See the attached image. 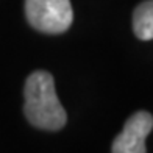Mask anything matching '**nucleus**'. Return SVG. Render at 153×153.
Returning a JSON list of instances; mask_svg holds the SVG:
<instances>
[{"instance_id": "1", "label": "nucleus", "mask_w": 153, "mask_h": 153, "mask_svg": "<svg viewBox=\"0 0 153 153\" xmlns=\"http://www.w3.org/2000/svg\"><path fill=\"white\" fill-rule=\"evenodd\" d=\"M24 113L31 125L41 130L56 131L67 122L66 109L58 100L53 76L45 71L28 75L24 88Z\"/></svg>"}, {"instance_id": "2", "label": "nucleus", "mask_w": 153, "mask_h": 153, "mask_svg": "<svg viewBox=\"0 0 153 153\" xmlns=\"http://www.w3.org/2000/svg\"><path fill=\"white\" fill-rule=\"evenodd\" d=\"M25 16L38 31L59 34L71 28L74 11L71 0H25Z\"/></svg>"}, {"instance_id": "3", "label": "nucleus", "mask_w": 153, "mask_h": 153, "mask_svg": "<svg viewBox=\"0 0 153 153\" xmlns=\"http://www.w3.org/2000/svg\"><path fill=\"white\" fill-rule=\"evenodd\" d=\"M153 128V116L137 111L125 122L123 130L113 142V153H145V137Z\"/></svg>"}, {"instance_id": "4", "label": "nucleus", "mask_w": 153, "mask_h": 153, "mask_svg": "<svg viewBox=\"0 0 153 153\" xmlns=\"http://www.w3.org/2000/svg\"><path fill=\"white\" fill-rule=\"evenodd\" d=\"M133 31L137 39H153V0H145L133 13Z\"/></svg>"}]
</instances>
